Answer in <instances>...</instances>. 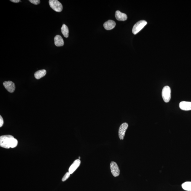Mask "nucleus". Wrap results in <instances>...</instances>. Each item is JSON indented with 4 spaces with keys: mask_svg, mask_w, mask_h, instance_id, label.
<instances>
[{
    "mask_svg": "<svg viewBox=\"0 0 191 191\" xmlns=\"http://www.w3.org/2000/svg\"><path fill=\"white\" fill-rule=\"evenodd\" d=\"M14 137L10 135H3L0 137V146L5 148L9 149Z\"/></svg>",
    "mask_w": 191,
    "mask_h": 191,
    "instance_id": "f257e3e1",
    "label": "nucleus"
},
{
    "mask_svg": "<svg viewBox=\"0 0 191 191\" xmlns=\"http://www.w3.org/2000/svg\"><path fill=\"white\" fill-rule=\"evenodd\" d=\"M171 90L168 86H165L162 89V96L164 101L168 103L170 101L171 98Z\"/></svg>",
    "mask_w": 191,
    "mask_h": 191,
    "instance_id": "f03ea898",
    "label": "nucleus"
},
{
    "mask_svg": "<svg viewBox=\"0 0 191 191\" xmlns=\"http://www.w3.org/2000/svg\"><path fill=\"white\" fill-rule=\"evenodd\" d=\"M49 4L50 7L55 12H60L63 10V5L57 0H50Z\"/></svg>",
    "mask_w": 191,
    "mask_h": 191,
    "instance_id": "7ed1b4c3",
    "label": "nucleus"
},
{
    "mask_svg": "<svg viewBox=\"0 0 191 191\" xmlns=\"http://www.w3.org/2000/svg\"><path fill=\"white\" fill-rule=\"evenodd\" d=\"M147 23V22L145 20H141L137 22L134 25L132 30L133 34H137L144 27Z\"/></svg>",
    "mask_w": 191,
    "mask_h": 191,
    "instance_id": "20e7f679",
    "label": "nucleus"
},
{
    "mask_svg": "<svg viewBox=\"0 0 191 191\" xmlns=\"http://www.w3.org/2000/svg\"><path fill=\"white\" fill-rule=\"evenodd\" d=\"M111 173L114 177L118 176L120 175V170L117 164L115 162L112 161L110 164Z\"/></svg>",
    "mask_w": 191,
    "mask_h": 191,
    "instance_id": "39448f33",
    "label": "nucleus"
},
{
    "mask_svg": "<svg viewBox=\"0 0 191 191\" xmlns=\"http://www.w3.org/2000/svg\"><path fill=\"white\" fill-rule=\"evenodd\" d=\"M128 124L125 122L122 124L121 125L119 128V138L121 140L124 139V136H125L126 131L128 128Z\"/></svg>",
    "mask_w": 191,
    "mask_h": 191,
    "instance_id": "423d86ee",
    "label": "nucleus"
},
{
    "mask_svg": "<svg viewBox=\"0 0 191 191\" xmlns=\"http://www.w3.org/2000/svg\"><path fill=\"white\" fill-rule=\"evenodd\" d=\"M3 85L8 91L12 93L15 89V86L14 83L12 81H6L3 82Z\"/></svg>",
    "mask_w": 191,
    "mask_h": 191,
    "instance_id": "0eeeda50",
    "label": "nucleus"
},
{
    "mask_svg": "<svg viewBox=\"0 0 191 191\" xmlns=\"http://www.w3.org/2000/svg\"><path fill=\"white\" fill-rule=\"evenodd\" d=\"M80 163L81 161L79 159H76L74 161L69 169V172L70 174H72L77 169L80 165Z\"/></svg>",
    "mask_w": 191,
    "mask_h": 191,
    "instance_id": "6e6552de",
    "label": "nucleus"
},
{
    "mask_svg": "<svg viewBox=\"0 0 191 191\" xmlns=\"http://www.w3.org/2000/svg\"><path fill=\"white\" fill-rule=\"evenodd\" d=\"M180 108L182 110H191V102L182 101L179 104Z\"/></svg>",
    "mask_w": 191,
    "mask_h": 191,
    "instance_id": "1a4fd4ad",
    "label": "nucleus"
},
{
    "mask_svg": "<svg viewBox=\"0 0 191 191\" xmlns=\"http://www.w3.org/2000/svg\"><path fill=\"white\" fill-rule=\"evenodd\" d=\"M115 16L117 20L119 21H125L127 19L126 14L121 12L119 10L116 11Z\"/></svg>",
    "mask_w": 191,
    "mask_h": 191,
    "instance_id": "9d476101",
    "label": "nucleus"
},
{
    "mask_svg": "<svg viewBox=\"0 0 191 191\" xmlns=\"http://www.w3.org/2000/svg\"><path fill=\"white\" fill-rule=\"evenodd\" d=\"M116 25V23L114 21L109 20L105 22L103 24L104 28L106 30H111L113 29Z\"/></svg>",
    "mask_w": 191,
    "mask_h": 191,
    "instance_id": "9b49d317",
    "label": "nucleus"
},
{
    "mask_svg": "<svg viewBox=\"0 0 191 191\" xmlns=\"http://www.w3.org/2000/svg\"><path fill=\"white\" fill-rule=\"evenodd\" d=\"M55 45L57 47H62L64 45V41L62 36L60 35H56L54 38Z\"/></svg>",
    "mask_w": 191,
    "mask_h": 191,
    "instance_id": "f8f14e48",
    "label": "nucleus"
},
{
    "mask_svg": "<svg viewBox=\"0 0 191 191\" xmlns=\"http://www.w3.org/2000/svg\"><path fill=\"white\" fill-rule=\"evenodd\" d=\"M47 73V71L45 69L39 70L35 72L34 76L36 79H39L45 76Z\"/></svg>",
    "mask_w": 191,
    "mask_h": 191,
    "instance_id": "ddd939ff",
    "label": "nucleus"
},
{
    "mask_svg": "<svg viewBox=\"0 0 191 191\" xmlns=\"http://www.w3.org/2000/svg\"><path fill=\"white\" fill-rule=\"evenodd\" d=\"M62 34L65 38H68L69 36V29L66 25L63 24L61 28Z\"/></svg>",
    "mask_w": 191,
    "mask_h": 191,
    "instance_id": "4468645a",
    "label": "nucleus"
},
{
    "mask_svg": "<svg viewBox=\"0 0 191 191\" xmlns=\"http://www.w3.org/2000/svg\"><path fill=\"white\" fill-rule=\"evenodd\" d=\"M181 186L184 190L191 191V181H186L183 183Z\"/></svg>",
    "mask_w": 191,
    "mask_h": 191,
    "instance_id": "2eb2a0df",
    "label": "nucleus"
},
{
    "mask_svg": "<svg viewBox=\"0 0 191 191\" xmlns=\"http://www.w3.org/2000/svg\"><path fill=\"white\" fill-rule=\"evenodd\" d=\"M18 144V141L17 139H16V138H14L12 139L10 145V148H14L16 147Z\"/></svg>",
    "mask_w": 191,
    "mask_h": 191,
    "instance_id": "dca6fc26",
    "label": "nucleus"
},
{
    "mask_svg": "<svg viewBox=\"0 0 191 191\" xmlns=\"http://www.w3.org/2000/svg\"><path fill=\"white\" fill-rule=\"evenodd\" d=\"M70 173H69V172H67L66 174H65L64 176L63 177V178H62V181H65L68 178H69L70 176Z\"/></svg>",
    "mask_w": 191,
    "mask_h": 191,
    "instance_id": "f3484780",
    "label": "nucleus"
},
{
    "mask_svg": "<svg viewBox=\"0 0 191 191\" xmlns=\"http://www.w3.org/2000/svg\"><path fill=\"white\" fill-rule=\"evenodd\" d=\"M30 2L35 5H38L40 3V1L39 0H30Z\"/></svg>",
    "mask_w": 191,
    "mask_h": 191,
    "instance_id": "a211bd4d",
    "label": "nucleus"
},
{
    "mask_svg": "<svg viewBox=\"0 0 191 191\" xmlns=\"http://www.w3.org/2000/svg\"><path fill=\"white\" fill-rule=\"evenodd\" d=\"M4 124V120L1 116H0V127H1Z\"/></svg>",
    "mask_w": 191,
    "mask_h": 191,
    "instance_id": "6ab92c4d",
    "label": "nucleus"
},
{
    "mask_svg": "<svg viewBox=\"0 0 191 191\" xmlns=\"http://www.w3.org/2000/svg\"><path fill=\"white\" fill-rule=\"evenodd\" d=\"M10 1H12V2L15 3H19L21 1L20 0H10Z\"/></svg>",
    "mask_w": 191,
    "mask_h": 191,
    "instance_id": "aec40b11",
    "label": "nucleus"
},
{
    "mask_svg": "<svg viewBox=\"0 0 191 191\" xmlns=\"http://www.w3.org/2000/svg\"><path fill=\"white\" fill-rule=\"evenodd\" d=\"M80 157H79V159H80Z\"/></svg>",
    "mask_w": 191,
    "mask_h": 191,
    "instance_id": "412c9836",
    "label": "nucleus"
}]
</instances>
